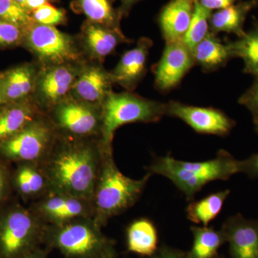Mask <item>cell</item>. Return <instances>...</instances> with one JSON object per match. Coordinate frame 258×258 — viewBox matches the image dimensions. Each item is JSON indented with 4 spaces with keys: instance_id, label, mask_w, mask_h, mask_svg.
Instances as JSON below:
<instances>
[{
    "instance_id": "obj_1",
    "label": "cell",
    "mask_w": 258,
    "mask_h": 258,
    "mask_svg": "<svg viewBox=\"0 0 258 258\" xmlns=\"http://www.w3.org/2000/svg\"><path fill=\"white\" fill-rule=\"evenodd\" d=\"M105 151L100 140L59 135L42 169L50 191L92 202Z\"/></svg>"
},
{
    "instance_id": "obj_2",
    "label": "cell",
    "mask_w": 258,
    "mask_h": 258,
    "mask_svg": "<svg viewBox=\"0 0 258 258\" xmlns=\"http://www.w3.org/2000/svg\"><path fill=\"white\" fill-rule=\"evenodd\" d=\"M146 169L152 175L158 174L170 180L190 202L211 181H226L240 173L239 160L225 150L219 151L214 159L198 162L178 160L168 154L156 158Z\"/></svg>"
},
{
    "instance_id": "obj_3",
    "label": "cell",
    "mask_w": 258,
    "mask_h": 258,
    "mask_svg": "<svg viewBox=\"0 0 258 258\" xmlns=\"http://www.w3.org/2000/svg\"><path fill=\"white\" fill-rule=\"evenodd\" d=\"M152 176L149 172L140 179L125 176L117 167L113 152H105L92 200L97 225L102 228L112 217L133 207Z\"/></svg>"
},
{
    "instance_id": "obj_4",
    "label": "cell",
    "mask_w": 258,
    "mask_h": 258,
    "mask_svg": "<svg viewBox=\"0 0 258 258\" xmlns=\"http://www.w3.org/2000/svg\"><path fill=\"white\" fill-rule=\"evenodd\" d=\"M43 242L67 258H103L115 253L113 241L103 235L93 217L47 225Z\"/></svg>"
},
{
    "instance_id": "obj_5",
    "label": "cell",
    "mask_w": 258,
    "mask_h": 258,
    "mask_svg": "<svg viewBox=\"0 0 258 258\" xmlns=\"http://www.w3.org/2000/svg\"><path fill=\"white\" fill-rule=\"evenodd\" d=\"M166 115V103L126 92L108 95L101 108L100 142L105 152H113L115 131L132 123H156Z\"/></svg>"
},
{
    "instance_id": "obj_6",
    "label": "cell",
    "mask_w": 258,
    "mask_h": 258,
    "mask_svg": "<svg viewBox=\"0 0 258 258\" xmlns=\"http://www.w3.org/2000/svg\"><path fill=\"white\" fill-rule=\"evenodd\" d=\"M47 224L20 204L0 210V258H20L38 248Z\"/></svg>"
},
{
    "instance_id": "obj_7",
    "label": "cell",
    "mask_w": 258,
    "mask_h": 258,
    "mask_svg": "<svg viewBox=\"0 0 258 258\" xmlns=\"http://www.w3.org/2000/svg\"><path fill=\"white\" fill-rule=\"evenodd\" d=\"M58 137L50 120L39 117L21 132L0 144V160L41 164Z\"/></svg>"
},
{
    "instance_id": "obj_8",
    "label": "cell",
    "mask_w": 258,
    "mask_h": 258,
    "mask_svg": "<svg viewBox=\"0 0 258 258\" xmlns=\"http://www.w3.org/2000/svg\"><path fill=\"white\" fill-rule=\"evenodd\" d=\"M24 31L26 45L47 67L79 60L80 54L74 39L55 27L33 23Z\"/></svg>"
},
{
    "instance_id": "obj_9",
    "label": "cell",
    "mask_w": 258,
    "mask_h": 258,
    "mask_svg": "<svg viewBox=\"0 0 258 258\" xmlns=\"http://www.w3.org/2000/svg\"><path fill=\"white\" fill-rule=\"evenodd\" d=\"M51 121L63 136L79 139H100L101 109L67 98L52 108Z\"/></svg>"
},
{
    "instance_id": "obj_10",
    "label": "cell",
    "mask_w": 258,
    "mask_h": 258,
    "mask_svg": "<svg viewBox=\"0 0 258 258\" xmlns=\"http://www.w3.org/2000/svg\"><path fill=\"white\" fill-rule=\"evenodd\" d=\"M179 118L197 133L226 137L235 128L236 122L222 111L209 107L185 104L179 101L166 103V115Z\"/></svg>"
},
{
    "instance_id": "obj_11",
    "label": "cell",
    "mask_w": 258,
    "mask_h": 258,
    "mask_svg": "<svg viewBox=\"0 0 258 258\" xmlns=\"http://www.w3.org/2000/svg\"><path fill=\"white\" fill-rule=\"evenodd\" d=\"M47 225H61L81 217H93L92 202L50 191L30 207Z\"/></svg>"
},
{
    "instance_id": "obj_12",
    "label": "cell",
    "mask_w": 258,
    "mask_h": 258,
    "mask_svg": "<svg viewBox=\"0 0 258 258\" xmlns=\"http://www.w3.org/2000/svg\"><path fill=\"white\" fill-rule=\"evenodd\" d=\"M195 64L191 49L182 41L166 43L153 71L156 88L166 92L175 88Z\"/></svg>"
},
{
    "instance_id": "obj_13",
    "label": "cell",
    "mask_w": 258,
    "mask_h": 258,
    "mask_svg": "<svg viewBox=\"0 0 258 258\" xmlns=\"http://www.w3.org/2000/svg\"><path fill=\"white\" fill-rule=\"evenodd\" d=\"M230 246L232 258H258V220L236 214L221 229Z\"/></svg>"
},
{
    "instance_id": "obj_14",
    "label": "cell",
    "mask_w": 258,
    "mask_h": 258,
    "mask_svg": "<svg viewBox=\"0 0 258 258\" xmlns=\"http://www.w3.org/2000/svg\"><path fill=\"white\" fill-rule=\"evenodd\" d=\"M79 74L70 64L47 67L37 76L35 88L42 103L52 108L67 99Z\"/></svg>"
},
{
    "instance_id": "obj_15",
    "label": "cell",
    "mask_w": 258,
    "mask_h": 258,
    "mask_svg": "<svg viewBox=\"0 0 258 258\" xmlns=\"http://www.w3.org/2000/svg\"><path fill=\"white\" fill-rule=\"evenodd\" d=\"M152 40L142 37L137 46L125 52L115 69L110 73L112 82L132 91L137 87L147 71Z\"/></svg>"
},
{
    "instance_id": "obj_16",
    "label": "cell",
    "mask_w": 258,
    "mask_h": 258,
    "mask_svg": "<svg viewBox=\"0 0 258 258\" xmlns=\"http://www.w3.org/2000/svg\"><path fill=\"white\" fill-rule=\"evenodd\" d=\"M112 84L110 73L99 66H88L80 71L71 93L76 101L101 109Z\"/></svg>"
},
{
    "instance_id": "obj_17",
    "label": "cell",
    "mask_w": 258,
    "mask_h": 258,
    "mask_svg": "<svg viewBox=\"0 0 258 258\" xmlns=\"http://www.w3.org/2000/svg\"><path fill=\"white\" fill-rule=\"evenodd\" d=\"M195 0H170L161 9L158 23L166 43L182 41L192 18Z\"/></svg>"
},
{
    "instance_id": "obj_18",
    "label": "cell",
    "mask_w": 258,
    "mask_h": 258,
    "mask_svg": "<svg viewBox=\"0 0 258 258\" xmlns=\"http://www.w3.org/2000/svg\"><path fill=\"white\" fill-rule=\"evenodd\" d=\"M13 189L25 202L38 200L50 191L48 179L41 165L34 163L17 164L11 174Z\"/></svg>"
},
{
    "instance_id": "obj_19",
    "label": "cell",
    "mask_w": 258,
    "mask_h": 258,
    "mask_svg": "<svg viewBox=\"0 0 258 258\" xmlns=\"http://www.w3.org/2000/svg\"><path fill=\"white\" fill-rule=\"evenodd\" d=\"M83 40L91 57L99 61L104 60L120 44L129 41L119 28H107L89 21L83 26Z\"/></svg>"
},
{
    "instance_id": "obj_20",
    "label": "cell",
    "mask_w": 258,
    "mask_h": 258,
    "mask_svg": "<svg viewBox=\"0 0 258 258\" xmlns=\"http://www.w3.org/2000/svg\"><path fill=\"white\" fill-rule=\"evenodd\" d=\"M41 116L35 103L30 100L7 103L0 108V144L21 132Z\"/></svg>"
},
{
    "instance_id": "obj_21",
    "label": "cell",
    "mask_w": 258,
    "mask_h": 258,
    "mask_svg": "<svg viewBox=\"0 0 258 258\" xmlns=\"http://www.w3.org/2000/svg\"><path fill=\"white\" fill-rule=\"evenodd\" d=\"M0 75L2 92L6 103L28 99L36 88V71L30 64H23Z\"/></svg>"
},
{
    "instance_id": "obj_22",
    "label": "cell",
    "mask_w": 258,
    "mask_h": 258,
    "mask_svg": "<svg viewBox=\"0 0 258 258\" xmlns=\"http://www.w3.org/2000/svg\"><path fill=\"white\" fill-rule=\"evenodd\" d=\"M257 0L239 2L225 9L212 13L210 30L217 35L220 32L233 34L237 37L244 35V25L251 10L257 5Z\"/></svg>"
},
{
    "instance_id": "obj_23",
    "label": "cell",
    "mask_w": 258,
    "mask_h": 258,
    "mask_svg": "<svg viewBox=\"0 0 258 258\" xmlns=\"http://www.w3.org/2000/svg\"><path fill=\"white\" fill-rule=\"evenodd\" d=\"M191 52L195 64L201 67L205 73L213 72L221 69L234 58L227 42L222 43L211 32L194 47Z\"/></svg>"
},
{
    "instance_id": "obj_24",
    "label": "cell",
    "mask_w": 258,
    "mask_h": 258,
    "mask_svg": "<svg viewBox=\"0 0 258 258\" xmlns=\"http://www.w3.org/2000/svg\"><path fill=\"white\" fill-rule=\"evenodd\" d=\"M127 247L130 252L152 256L157 251L158 234L155 225L147 218L134 220L127 228Z\"/></svg>"
},
{
    "instance_id": "obj_25",
    "label": "cell",
    "mask_w": 258,
    "mask_h": 258,
    "mask_svg": "<svg viewBox=\"0 0 258 258\" xmlns=\"http://www.w3.org/2000/svg\"><path fill=\"white\" fill-rule=\"evenodd\" d=\"M230 194V189L222 190L210 194L198 201L190 202L186 210L188 220L208 227L209 224L220 215Z\"/></svg>"
},
{
    "instance_id": "obj_26",
    "label": "cell",
    "mask_w": 258,
    "mask_h": 258,
    "mask_svg": "<svg viewBox=\"0 0 258 258\" xmlns=\"http://www.w3.org/2000/svg\"><path fill=\"white\" fill-rule=\"evenodd\" d=\"M234 58H240L244 64L243 72L258 79V25L242 36L227 42Z\"/></svg>"
},
{
    "instance_id": "obj_27",
    "label": "cell",
    "mask_w": 258,
    "mask_h": 258,
    "mask_svg": "<svg viewBox=\"0 0 258 258\" xmlns=\"http://www.w3.org/2000/svg\"><path fill=\"white\" fill-rule=\"evenodd\" d=\"M194 241L188 258H216L218 249L225 243L226 239L222 230L212 227H191Z\"/></svg>"
},
{
    "instance_id": "obj_28",
    "label": "cell",
    "mask_w": 258,
    "mask_h": 258,
    "mask_svg": "<svg viewBox=\"0 0 258 258\" xmlns=\"http://www.w3.org/2000/svg\"><path fill=\"white\" fill-rule=\"evenodd\" d=\"M81 13L88 21L109 28H119L120 16L109 0H76Z\"/></svg>"
},
{
    "instance_id": "obj_29",
    "label": "cell",
    "mask_w": 258,
    "mask_h": 258,
    "mask_svg": "<svg viewBox=\"0 0 258 258\" xmlns=\"http://www.w3.org/2000/svg\"><path fill=\"white\" fill-rule=\"evenodd\" d=\"M212 13V12L203 8L195 0L191 23L182 40L191 50L210 33V19Z\"/></svg>"
},
{
    "instance_id": "obj_30",
    "label": "cell",
    "mask_w": 258,
    "mask_h": 258,
    "mask_svg": "<svg viewBox=\"0 0 258 258\" xmlns=\"http://www.w3.org/2000/svg\"><path fill=\"white\" fill-rule=\"evenodd\" d=\"M0 20L24 30L34 23L30 13L15 0H0Z\"/></svg>"
},
{
    "instance_id": "obj_31",
    "label": "cell",
    "mask_w": 258,
    "mask_h": 258,
    "mask_svg": "<svg viewBox=\"0 0 258 258\" xmlns=\"http://www.w3.org/2000/svg\"><path fill=\"white\" fill-rule=\"evenodd\" d=\"M30 15L34 23L47 26L55 27L64 23L66 20L63 10L57 9L49 3L34 10Z\"/></svg>"
},
{
    "instance_id": "obj_32",
    "label": "cell",
    "mask_w": 258,
    "mask_h": 258,
    "mask_svg": "<svg viewBox=\"0 0 258 258\" xmlns=\"http://www.w3.org/2000/svg\"><path fill=\"white\" fill-rule=\"evenodd\" d=\"M238 103L250 113L254 131L258 134V79L241 95Z\"/></svg>"
},
{
    "instance_id": "obj_33",
    "label": "cell",
    "mask_w": 258,
    "mask_h": 258,
    "mask_svg": "<svg viewBox=\"0 0 258 258\" xmlns=\"http://www.w3.org/2000/svg\"><path fill=\"white\" fill-rule=\"evenodd\" d=\"M25 31L16 25L0 20V47L18 45L24 40Z\"/></svg>"
},
{
    "instance_id": "obj_34",
    "label": "cell",
    "mask_w": 258,
    "mask_h": 258,
    "mask_svg": "<svg viewBox=\"0 0 258 258\" xmlns=\"http://www.w3.org/2000/svg\"><path fill=\"white\" fill-rule=\"evenodd\" d=\"M11 174L7 163L0 160V210L5 206L13 189Z\"/></svg>"
},
{
    "instance_id": "obj_35",
    "label": "cell",
    "mask_w": 258,
    "mask_h": 258,
    "mask_svg": "<svg viewBox=\"0 0 258 258\" xmlns=\"http://www.w3.org/2000/svg\"><path fill=\"white\" fill-rule=\"evenodd\" d=\"M239 171L251 179H258V152L244 160H239Z\"/></svg>"
},
{
    "instance_id": "obj_36",
    "label": "cell",
    "mask_w": 258,
    "mask_h": 258,
    "mask_svg": "<svg viewBox=\"0 0 258 258\" xmlns=\"http://www.w3.org/2000/svg\"><path fill=\"white\" fill-rule=\"evenodd\" d=\"M199 4L210 11H217L235 4L239 0H197Z\"/></svg>"
},
{
    "instance_id": "obj_37",
    "label": "cell",
    "mask_w": 258,
    "mask_h": 258,
    "mask_svg": "<svg viewBox=\"0 0 258 258\" xmlns=\"http://www.w3.org/2000/svg\"><path fill=\"white\" fill-rule=\"evenodd\" d=\"M152 258H185L184 253L176 249L163 247L153 254Z\"/></svg>"
},
{
    "instance_id": "obj_38",
    "label": "cell",
    "mask_w": 258,
    "mask_h": 258,
    "mask_svg": "<svg viewBox=\"0 0 258 258\" xmlns=\"http://www.w3.org/2000/svg\"><path fill=\"white\" fill-rule=\"evenodd\" d=\"M50 1H53V0H25L22 6L28 13H31L34 10L38 9L42 5L48 4L49 2Z\"/></svg>"
},
{
    "instance_id": "obj_39",
    "label": "cell",
    "mask_w": 258,
    "mask_h": 258,
    "mask_svg": "<svg viewBox=\"0 0 258 258\" xmlns=\"http://www.w3.org/2000/svg\"><path fill=\"white\" fill-rule=\"evenodd\" d=\"M120 6L118 13L120 18L123 16H126L136 3H139L141 0H119Z\"/></svg>"
},
{
    "instance_id": "obj_40",
    "label": "cell",
    "mask_w": 258,
    "mask_h": 258,
    "mask_svg": "<svg viewBox=\"0 0 258 258\" xmlns=\"http://www.w3.org/2000/svg\"><path fill=\"white\" fill-rule=\"evenodd\" d=\"M20 258H47V257L45 252L41 250V249L37 248L35 250L30 252V253L25 254V255Z\"/></svg>"
},
{
    "instance_id": "obj_41",
    "label": "cell",
    "mask_w": 258,
    "mask_h": 258,
    "mask_svg": "<svg viewBox=\"0 0 258 258\" xmlns=\"http://www.w3.org/2000/svg\"><path fill=\"white\" fill-rule=\"evenodd\" d=\"M0 76H1V75H0ZM5 104H7V103L5 101L4 98H3V92H2L1 84H0V108L5 106Z\"/></svg>"
},
{
    "instance_id": "obj_42",
    "label": "cell",
    "mask_w": 258,
    "mask_h": 258,
    "mask_svg": "<svg viewBox=\"0 0 258 258\" xmlns=\"http://www.w3.org/2000/svg\"><path fill=\"white\" fill-rule=\"evenodd\" d=\"M15 1H16L17 3H18L19 4L23 5L24 3V2L25 1V0H15Z\"/></svg>"
},
{
    "instance_id": "obj_43",
    "label": "cell",
    "mask_w": 258,
    "mask_h": 258,
    "mask_svg": "<svg viewBox=\"0 0 258 258\" xmlns=\"http://www.w3.org/2000/svg\"><path fill=\"white\" fill-rule=\"evenodd\" d=\"M103 258H116V257H115V254H111V255L108 256V257H103Z\"/></svg>"
}]
</instances>
